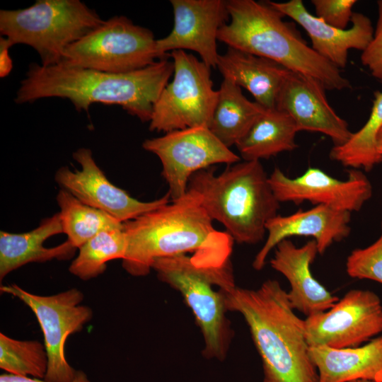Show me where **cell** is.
Returning a JSON list of instances; mask_svg holds the SVG:
<instances>
[{
  "label": "cell",
  "instance_id": "1",
  "mask_svg": "<svg viewBox=\"0 0 382 382\" xmlns=\"http://www.w3.org/2000/svg\"><path fill=\"white\" fill-rule=\"evenodd\" d=\"M127 246L122 267L134 277L147 275L160 257L191 253L201 267L231 263L234 241L217 230L197 192L187 189L181 198L123 223Z\"/></svg>",
  "mask_w": 382,
  "mask_h": 382
},
{
  "label": "cell",
  "instance_id": "2",
  "mask_svg": "<svg viewBox=\"0 0 382 382\" xmlns=\"http://www.w3.org/2000/svg\"><path fill=\"white\" fill-rule=\"evenodd\" d=\"M173 61L161 59L128 73H109L55 64L28 66L14 101L33 103L46 98L69 100L78 112L93 103L119 105L142 122H149L155 103L173 74Z\"/></svg>",
  "mask_w": 382,
  "mask_h": 382
},
{
  "label": "cell",
  "instance_id": "3",
  "mask_svg": "<svg viewBox=\"0 0 382 382\" xmlns=\"http://www.w3.org/2000/svg\"><path fill=\"white\" fill-rule=\"evenodd\" d=\"M219 290L227 311L239 313L249 328L262 360V382H318L305 320L278 281L267 279L255 289L234 285Z\"/></svg>",
  "mask_w": 382,
  "mask_h": 382
},
{
  "label": "cell",
  "instance_id": "4",
  "mask_svg": "<svg viewBox=\"0 0 382 382\" xmlns=\"http://www.w3.org/2000/svg\"><path fill=\"white\" fill-rule=\"evenodd\" d=\"M227 8L230 22L219 29L218 40L311 76L325 89L351 87L340 69L314 51L295 25L284 21V16L268 1L229 0Z\"/></svg>",
  "mask_w": 382,
  "mask_h": 382
},
{
  "label": "cell",
  "instance_id": "5",
  "mask_svg": "<svg viewBox=\"0 0 382 382\" xmlns=\"http://www.w3.org/2000/svg\"><path fill=\"white\" fill-rule=\"evenodd\" d=\"M187 189L199 194L211 219L238 243L262 241L280 207L260 161H239L219 175L210 168L201 170L190 177Z\"/></svg>",
  "mask_w": 382,
  "mask_h": 382
},
{
  "label": "cell",
  "instance_id": "6",
  "mask_svg": "<svg viewBox=\"0 0 382 382\" xmlns=\"http://www.w3.org/2000/svg\"><path fill=\"white\" fill-rule=\"evenodd\" d=\"M158 279L179 291L191 309L204 339V357L225 359L232 338L223 296L219 290L236 285L231 262L206 268L195 264L190 255L160 257L152 265Z\"/></svg>",
  "mask_w": 382,
  "mask_h": 382
},
{
  "label": "cell",
  "instance_id": "7",
  "mask_svg": "<svg viewBox=\"0 0 382 382\" xmlns=\"http://www.w3.org/2000/svg\"><path fill=\"white\" fill-rule=\"evenodd\" d=\"M103 21L80 0H37L24 8L0 10V33L13 46L31 47L47 66L59 64L69 46Z\"/></svg>",
  "mask_w": 382,
  "mask_h": 382
},
{
  "label": "cell",
  "instance_id": "8",
  "mask_svg": "<svg viewBox=\"0 0 382 382\" xmlns=\"http://www.w3.org/2000/svg\"><path fill=\"white\" fill-rule=\"evenodd\" d=\"M156 40L151 30L125 16H115L69 46L59 64L109 73L132 72L163 59Z\"/></svg>",
  "mask_w": 382,
  "mask_h": 382
},
{
  "label": "cell",
  "instance_id": "9",
  "mask_svg": "<svg viewBox=\"0 0 382 382\" xmlns=\"http://www.w3.org/2000/svg\"><path fill=\"white\" fill-rule=\"evenodd\" d=\"M173 79L162 91L153 108L149 130L169 132L209 127L217 101L211 67L192 54L174 50L169 54Z\"/></svg>",
  "mask_w": 382,
  "mask_h": 382
},
{
  "label": "cell",
  "instance_id": "10",
  "mask_svg": "<svg viewBox=\"0 0 382 382\" xmlns=\"http://www.w3.org/2000/svg\"><path fill=\"white\" fill-rule=\"evenodd\" d=\"M0 290L23 301L38 320L48 357L44 379L52 382L71 381L77 371L66 358V342L70 335L81 331L93 317L92 309L81 305L83 294L72 288L54 295L40 296L16 284L2 285Z\"/></svg>",
  "mask_w": 382,
  "mask_h": 382
},
{
  "label": "cell",
  "instance_id": "11",
  "mask_svg": "<svg viewBox=\"0 0 382 382\" xmlns=\"http://www.w3.org/2000/svg\"><path fill=\"white\" fill-rule=\"evenodd\" d=\"M142 147L160 159L171 200L186 194L189 180L196 172L214 164L232 165L241 160L206 127L169 132L144 140Z\"/></svg>",
  "mask_w": 382,
  "mask_h": 382
},
{
  "label": "cell",
  "instance_id": "12",
  "mask_svg": "<svg viewBox=\"0 0 382 382\" xmlns=\"http://www.w3.org/2000/svg\"><path fill=\"white\" fill-rule=\"evenodd\" d=\"M304 320L310 347H358L382 332V303L374 291L351 289L332 308Z\"/></svg>",
  "mask_w": 382,
  "mask_h": 382
},
{
  "label": "cell",
  "instance_id": "13",
  "mask_svg": "<svg viewBox=\"0 0 382 382\" xmlns=\"http://www.w3.org/2000/svg\"><path fill=\"white\" fill-rule=\"evenodd\" d=\"M72 156L81 169L71 170L66 166L62 167L55 173V181L62 190L82 202L105 212L121 223L132 220L172 201L168 192L163 197L149 202L134 198L110 182L88 148L78 149Z\"/></svg>",
  "mask_w": 382,
  "mask_h": 382
},
{
  "label": "cell",
  "instance_id": "14",
  "mask_svg": "<svg viewBox=\"0 0 382 382\" xmlns=\"http://www.w3.org/2000/svg\"><path fill=\"white\" fill-rule=\"evenodd\" d=\"M269 183L279 202L299 204L307 201L351 213L359 211L373 193L371 182L358 169H349L347 178L342 180L313 167L300 176L289 178L276 167Z\"/></svg>",
  "mask_w": 382,
  "mask_h": 382
},
{
  "label": "cell",
  "instance_id": "15",
  "mask_svg": "<svg viewBox=\"0 0 382 382\" xmlns=\"http://www.w3.org/2000/svg\"><path fill=\"white\" fill-rule=\"evenodd\" d=\"M173 11V27L164 37L156 40V48L162 59L168 52L190 50L196 52L201 60L216 68L219 54L216 41L219 29L229 18L227 1L170 0Z\"/></svg>",
  "mask_w": 382,
  "mask_h": 382
},
{
  "label": "cell",
  "instance_id": "16",
  "mask_svg": "<svg viewBox=\"0 0 382 382\" xmlns=\"http://www.w3.org/2000/svg\"><path fill=\"white\" fill-rule=\"evenodd\" d=\"M325 88L317 79L289 71L278 94L276 108L288 114L298 131L317 132L328 136L339 146L352 132L347 122L329 104Z\"/></svg>",
  "mask_w": 382,
  "mask_h": 382
},
{
  "label": "cell",
  "instance_id": "17",
  "mask_svg": "<svg viewBox=\"0 0 382 382\" xmlns=\"http://www.w3.org/2000/svg\"><path fill=\"white\" fill-rule=\"evenodd\" d=\"M351 214L349 212L325 205H316L288 216L278 214L266 224L267 236L254 258L253 267L261 270L270 253L282 241L291 236L312 237L317 244L318 254H324L334 243L349 235Z\"/></svg>",
  "mask_w": 382,
  "mask_h": 382
},
{
  "label": "cell",
  "instance_id": "18",
  "mask_svg": "<svg viewBox=\"0 0 382 382\" xmlns=\"http://www.w3.org/2000/svg\"><path fill=\"white\" fill-rule=\"evenodd\" d=\"M268 2L301 25L311 39L312 49L340 69L347 65L349 50L364 51L373 37L371 20L363 13L354 12L351 28L340 29L310 13L301 0Z\"/></svg>",
  "mask_w": 382,
  "mask_h": 382
},
{
  "label": "cell",
  "instance_id": "19",
  "mask_svg": "<svg viewBox=\"0 0 382 382\" xmlns=\"http://www.w3.org/2000/svg\"><path fill=\"white\" fill-rule=\"evenodd\" d=\"M318 254L313 239L297 247L288 238L277 244L270 261L290 284L287 296L292 308L306 317L328 311L339 300L311 273V266Z\"/></svg>",
  "mask_w": 382,
  "mask_h": 382
},
{
  "label": "cell",
  "instance_id": "20",
  "mask_svg": "<svg viewBox=\"0 0 382 382\" xmlns=\"http://www.w3.org/2000/svg\"><path fill=\"white\" fill-rule=\"evenodd\" d=\"M309 354L318 373V382H382V335L354 347L312 346Z\"/></svg>",
  "mask_w": 382,
  "mask_h": 382
},
{
  "label": "cell",
  "instance_id": "21",
  "mask_svg": "<svg viewBox=\"0 0 382 382\" xmlns=\"http://www.w3.org/2000/svg\"><path fill=\"white\" fill-rule=\"evenodd\" d=\"M216 68L223 77L248 90L266 109L276 108L278 94L289 71L278 63L233 47L219 54Z\"/></svg>",
  "mask_w": 382,
  "mask_h": 382
},
{
  "label": "cell",
  "instance_id": "22",
  "mask_svg": "<svg viewBox=\"0 0 382 382\" xmlns=\"http://www.w3.org/2000/svg\"><path fill=\"white\" fill-rule=\"evenodd\" d=\"M62 233L59 213L43 219L37 227L28 232L13 233L1 231L0 279L30 262L72 257L76 248L68 240L52 248L44 246L47 239Z\"/></svg>",
  "mask_w": 382,
  "mask_h": 382
},
{
  "label": "cell",
  "instance_id": "23",
  "mask_svg": "<svg viewBox=\"0 0 382 382\" xmlns=\"http://www.w3.org/2000/svg\"><path fill=\"white\" fill-rule=\"evenodd\" d=\"M297 127L292 118L277 108H265L236 144L244 161H260L297 148Z\"/></svg>",
  "mask_w": 382,
  "mask_h": 382
},
{
  "label": "cell",
  "instance_id": "24",
  "mask_svg": "<svg viewBox=\"0 0 382 382\" xmlns=\"http://www.w3.org/2000/svg\"><path fill=\"white\" fill-rule=\"evenodd\" d=\"M264 109L255 101L247 99L240 86L224 78L209 128L230 148L246 134Z\"/></svg>",
  "mask_w": 382,
  "mask_h": 382
},
{
  "label": "cell",
  "instance_id": "25",
  "mask_svg": "<svg viewBox=\"0 0 382 382\" xmlns=\"http://www.w3.org/2000/svg\"><path fill=\"white\" fill-rule=\"evenodd\" d=\"M382 128V91L374 93L370 115L364 126L343 144L333 146L330 158L350 169L370 171L382 162L377 138Z\"/></svg>",
  "mask_w": 382,
  "mask_h": 382
},
{
  "label": "cell",
  "instance_id": "26",
  "mask_svg": "<svg viewBox=\"0 0 382 382\" xmlns=\"http://www.w3.org/2000/svg\"><path fill=\"white\" fill-rule=\"evenodd\" d=\"M57 202L63 233L76 248L103 231L123 227V223L111 215L82 202L64 190L59 191Z\"/></svg>",
  "mask_w": 382,
  "mask_h": 382
},
{
  "label": "cell",
  "instance_id": "27",
  "mask_svg": "<svg viewBox=\"0 0 382 382\" xmlns=\"http://www.w3.org/2000/svg\"><path fill=\"white\" fill-rule=\"evenodd\" d=\"M127 238L123 227L103 231L83 244L69 271L83 280L95 278L103 273L107 263L123 260L127 251Z\"/></svg>",
  "mask_w": 382,
  "mask_h": 382
},
{
  "label": "cell",
  "instance_id": "28",
  "mask_svg": "<svg viewBox=\"0 0 382 382\" xmlns=\"http://www.w3.org/2000/svg\"><path fill=\"white\" fill-rule=\"evenodd\" d=\"M48 357L44 344L19 340L0 333V368L6 374L44 379Z\"/></svg>",
  "mask_w": 382,
  "mask_h": 382
},
{
  "label": "cell",
  "instance_id": "29",
  "mask_svg": "<svg viewBox=\"0 0 382 382\" xmlns=\"http://www.w3.org/2000/svg\"><path fill=\"white\" fill-rule=\"evenodd\" d=\"M381 233L372 244L353 250L346 260V272L352 278L370 279L382 284Z\"/></svg>",
  "mask_w": 382,
  "mask_h": 382
},
{
  "label": "cell",
  "instance_id": "30",
  "mask_svg": "<svg viewBox=\"0 0 382 382\" xmlns=\"http://www.w3.org/2000/svg\"><path fill=\"white\" fill-rule=\"evenodd\" d=\"M355 0H312L316 16L325 23L340 28L347 29L354 12Z\"/></svg>",
  "mask_w": 382,
  "mask_h": 382
},
{
  "label": "cell",
  "instance_id": "31",
  "mask_svg": "<svg viewBox=\"0 0 382 382\" xmlns=\"http://www.w3.org/2000/svg\"><path fill=\"white\" fill-rule=\"evenodd\" d=\"M378 20L373 37L362 51L361 62L373 76L382 80V0L377 1Z\"/></svg>",
  "mask_w": 382,
  "mask_h": 382
},
{
  "label": "cell",
  "instance_id": "32",
  "mask_svg": "<svg viewBox=\"0 0 382 382\" xmlns=\"http://www.w3.org/2000/svg\"><path fill=\"white\" fill-rule=\"evenodd\" d=\"M13 45L9 40L3 36L0 37V77L4 78L9 75L13 68L12 59L9 50Z\"/></svg>",
  "mask_w": 382,
  "mask_h": 382
},
{
  "label": "cell",
  "instance_id": "33",
  "mask_svg": "<svg viewBox=\"0 0 382 382\" xmlns=\"http://www.w3.org/2000/svg\"><path fill=\"white\" fill-rule=\"evenodd\" d=\"M0 382H52L45 379L31 377L18 376L4 373L0 376ZM69 382H91L86 374L82 371H77L74 378Z\"/></svg>",
  "mask_w": 382,
  "mask_h": 382
},
{
  "label": "cell",
  "instance_id": "34",
  "mask_svg": "<svg viewBox=\"0 0 382 382\" xmlns=\"http://www.w3.org/2000/svg\"><path fill=\"white\" fill-rule=\"evenodd\" d=\"M377 149L380 154L382 155V128L380 130L377 138Z\"/></svg>",
  "mask_w": 382,
  "mask_h": 382
},
{
  "label": "cell",
  "instance_id": "35",
  "mask_svg": "<svg viewBox=\"0 0 382 382\" xmlns=\"http://www.w3.org/2000/svg\"><path fill=\"white\" fill-rule=\"evenodd\" d=\"M348 382H374V381H366V380H354V381H351Z\"/></svg>",
  "mask_w": 382,
  "mask_h": 382
}]
</instances>
